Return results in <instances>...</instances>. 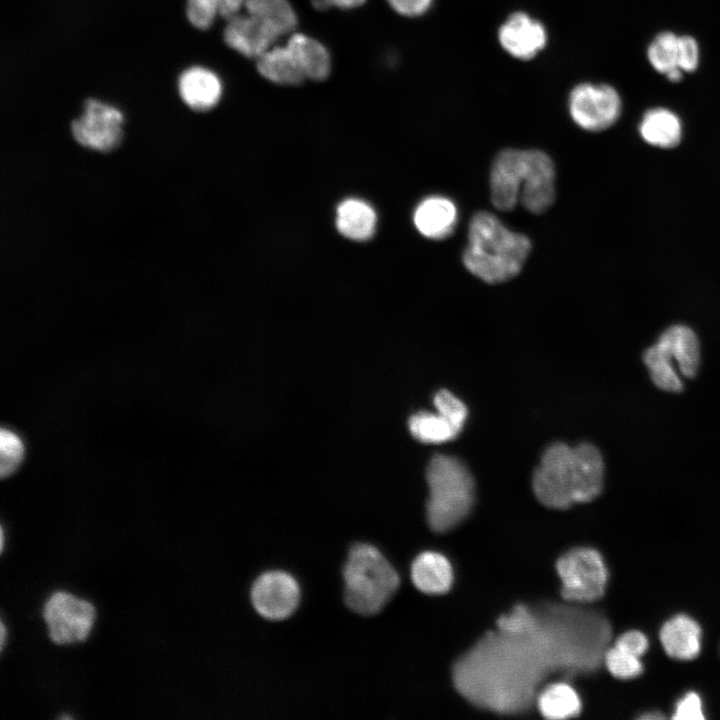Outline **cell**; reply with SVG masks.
Instances as JSON below:
<instances>
[{
    "instance_id": "1",
    "label": "cell",
    "mask_w": 720,
    "mask_h": 720,
    "mask_svg": "<svg viewBox=\"0 0 720 720\" xmlns=\"http://www.w3.org/2000/svg\"><path fill=\"white\" fill-rule=\"evenodd\" d=\"M532 609L525 629L489 633L455 664V685L474 705L519 713L547 676L588 674L603 663L612 635L606 617L556 603Z\"/></svg>"
},
{
    "instance_id": "2",
    "label": "cell",
    "mask_w": 720,
    "mask_h": 720,
    "mask_svg": "<svg viewBox=\"0 0 720 720\" xmlns=\"http://www.w3.org/2000/svg\"><path fill=\"white\" fill-rule=\"evenodd\" d=\"M604 482V461L589 443L571 447L562 442L548 446L532 477L537 499L553 509H567L594 500Z\"/></svg>"
},
{
    "instance_id": "3",
    "label": "cell",
    "mask_w": 720,
    "mask_h": 720,
    "mask_svg": "<svg viewBox=\"0 0 720 720\" xmlns=\"http://www.w3.org/2000/svg\"><path fill=\"white\" fill-rule=\"evenodd\" d=\"M555 179V165L547 153L503 149L490 168L491 202L504 212L512 211L520 202L530 213L542 214L555 202Z\"/></svg>"
},
{
    "instance_id": "4",
    "label": "cell",
    "mask_w": 720,
    "mask_h": 720,
    "mask_svg": "<svg viewBox=\"0 0 720 720\" xmlns=\"http://www.w3.org/2000/svg\"><path fill=\"white\" fill-rule=\"evenodd\" d=\"M530 239L507 228L493 213L477 211L469 221L465 268L488 284H500L521 272L530 252Z\"/></svg>"
},
{
    "instance_id": "5",
    "label": "cell",
    "mask_w": 720,
    "mask_h": 720,
    "mask_svg": "<svg viewBox=\"0 0 720 720\" xmlns=\"http://www.w3.org/2000/svg\"><path fill=\"white\" fill-rule=\"evenodd\" d=\"M344 599L355 613H378L397 591L398 573L373 545L357 543L347 555L343 567Z\"/></svg>"
},
{
    "instance_id": "6",
    "label": "cell",
    "mask_w": 720,
    "mask_h": 720,
    "mask_svg": "<svg viewBox=\"0 0 720 720\" xmlns=\"http://www.w3.org/2000/svg\"><path fill=\"white\" fill-rule=\"evenodd\" d=\"M429 498L427 521L436 532H446L470 513L474 503V480L466 465L454 456L437 454L426 469Z\"/></svg>"
},
{
    "instance_id": "7",
    "label": "cell",
    "mask_w": 720,
    "mask_h": 720,
    "mask_svg": "<svg viewBox=\"0 0 720 720\" xmlns=\"http://www.w3.org/2000/svg\"><path fill=\"white\" fill-rule=\"evenodd\" d=\"M562 582L561 595L567 602L585 604L605 592L608 573L601 555L592 548H574L556 564Z\"/></svg>"
},
{
    "instance_id": "8",
    "label": "cell",
    "mask_w": 720,
    "mask_h": 720,
    "mask_svg": "<svg viewBox=\"0 0 720 720\" xmlns=\"http://www.w3.org/2000/svg\"><path fill=\"white\" fill-rule=\"evenodd\" d=\"M568 106L573 121L591 132L611 127L621 113L620 96L607 84L577 85L569 95Z\"/></svg>"
},
{
    "instance_id": "9",
    "label": "cell",
    "mask_w": 720,
    "mask_h": 720,
    "mask_svg": "<svg viewBox=\"0 0 720 720\" xmlns=\"http://www.w3.org/2000/svg\"><path fill=\"white\" fill-rule=\"evenodd\" d=\"M51 639L56 644L83 641L95 619L93 605L66 592H55L43 611Z\"/></svg>"
},
{
    "instance_id": "10",
    "label": "cell",
    "mask_w": 720,
    "mask_h": 720,
    "mask_svg": "<svg viewBox=\"0 0 720 720\" xmlns=\"http://www.w3.org/2000/svg\"><path fill=\"white\" fill-rule=\"evenodd\" d=\"M123 115L116 107L96 99L84 103L81 116L71 124L75 140L82 146L108 152L116 148L123 137Z\"/></svg>"
},
{
    "instance_id": "11",
    "label": "cell",
    "mask_w": 720,
    "mask_h": 720,
    "mask_svg": "<svg viewBox=\"0 0 720 720\" xmlns=\"http://www.w3.org/2000/svg\"><path fill=\"white\" fill-rule=\"evenodd\" d=\"M297 580L282 570H270L259 575L252 584L250 599L255 611L270 621L290 617L300 602Z\"/></svg>"
},
{
    "instance_id": "12",
    "label": "cell",
    "mask_w": 720,
    "mask_h": 720,
    "mask_svg": "<svg viewBox=\"0 0 720 720\" xmlns=\"http://www.w3.org/2000/svg\"><path fill=\"white\" fill-rule=\"evenodd\" d=\"M498 38L511 56L528 60L545 47L547 33L539 21L526 13L517 12L502 24Z\"/></svg>"
},
{
    "instance_id": "13",
    "label": "cell",
    "mask_w": 720,
    "mask_h": 720,
    "mask_svg": "<svg viewBox=\"0 0 720 720\" xmlns=\"http://www.w3.org/2000/svg\"><path fill=\"white\" fill-rule=\"evenodd\" d=\"M223 31L225 43L249 59H257L280 39L255 17L245 13L227 20Z\"/></svg>"
},
{
    "instance_id": "14",
    "label": "cell",
    "mask_w": 720,
    "mask_h": 720,
    "mask_svg": "<svg viewBox=\"0 0 720 720\" xmlns=\"http://www.w3.org/2000/svg\"><path fill=\"white\" fill-rule=\"evenodd\" d=\"M416 229L424 237L444 240L450 237L458 221L455 203L444 196L433 195L422 200L413 215Z\"/></svg>"
},
{
    "instance_id": "15",
    "label": "cell",
    "mask_w": 720,
    "mask_h": 720,
    "mask_svg": "<svg viewBox=\"0 0 720 720\" xmlns=\"http://www.w3.org/2000/svg\"><path fill=\"white\" fill-rule=\"evenodd\" d=\"M178 90L188 107L204 112L212 109L219 102L222 83L213 71L201 66H193L180 75Z\"/></svg>"
},
{
    "instance_id": "16",
    "label": "cell",
    "mask_w": 720,
    "mask_h": 720,
    "mask_svg": "<svg viewBox=\"0 0 720 720\" xmlns=\"http://www.w3.org/2000/svg\"><path fill=\"white\" fill-rule=\"evenodd\" d=\"M656 344L670 357L684 377H694L700 364V344L695 332L688 326L676 324L668 327Z\"/></svg>"
},
{
    "instance_id": "17",
    "label": "cell",
    "mask_w": 720,
    "mask_h": 720,
    "mask_svg": "<svg viewBox=\"0 0 720 720\" xmlns=\"http://www.w3.org/2000/svg\"><path fill=\"white\" fill-rule=\"evenodd\" d=\"M660 641L665 652L678 660L695 658L701 649V629L686 615H677L666 621L660 630Z\"/></svg>"
},
{
    "instance_id": "18",
    "label": "cell",
    "mask_w": 720,
    "mask_h": 720,
    "mask_svg": "<svg viewBox=\"0 0 720 720\" xmlns=\"http://www.w3.org/2000/svg\"><path fill=\"white\" fill-rule=\"evenodd\" d=\"M411 579L421 592L435 595L447 592L453 580L450 562L437 552L419 554L411 565Z\"/></svg>"
},
{
    "instance_id": "19",
    "label": "cell",
    "mask_w": 720,
    "mask_h": 720,
    "mask_svg": "<svg viewBox=\"0 0 720 720\" xmlns=\"http://www.w3.org/2000/svg\"><path fill=\"white\" fill-rule=\"evenodd\" d=\"M286 45L306 79L323 81L329 76L330 55L320 41L302 33H292Z\"/></svg>"
},
{
    "instance_id": "20",
    "label": "cell",
    "mask_w": 720,
    "mask_h": 720,
    "mask_svg": "<svg viewBox=\"0 0 720 720\" xmlns=\"http://www.w3.org/2000/svg\"><path fill=\"white\" fill-rule=\"evenodd\" d=\"M256 68L262 77L277 85L296 86L306 80L286 44L264 52L256 59Z\"/></svg>"
},
{
    "instance_id": "21",
    "label": "cell",
    "mask_w": 720,
    "mask_h": 720,
    "mask_svg": "<svg viewBox=\"0 0 720 720\" xmlns=\"http://www.w3.org/2000/svg\"><path fill=\"white\" fill-rule=\"evenodd\" d=\"M639 132L644 141L660 148H672L681 139L682 126L678 116L666 108H653L642 117Z\"/></svg>"
},
{
    "instance_id": "22",
    "label": "cell",
    "mask_w": 720,
    "mask_h": 720,
    "mask_svg": "<svg viewBox=\"0 0 720 720\" xmlns=\"http://www.w3.org/2000/svg\"><path fill=\"white\" fill-rule=\"evenodd\" d=\"M376 214L366 202L358 199H347L337 209L336 225L339 232L352 240L370 238L376 226Z\"/></svg>"
},
{
    "instance_id": "23",
    "label": "cell",
    "mask_w": 720,
    "mask_h": 720,
    "mask_svg": "<svg viewBox=\"0 0 720 720\" xmlns=\"http://www.w3.org/2000/svg\"><path fill=\"white\" fill-rule=\"evenodd\" d=\"M244 8L279 38L292 34L297 27V16L288 0H246Z\"/></svg>"
},
{
    "instance_id": "24",
    "label": "cell",
    "mask_w": 720,
    "mask_h": 720,
    "mask_svg": "<svg viewBox=\"0 0 720 720\" xmlns=\"http://www.w3.org/2000/svg\"><path fill=\"white\" fill-rule=\"evenodd\" d=\"M540 713L548 719H566L577 716L581 701L576 691L565 682L546 686L537 696Z\"/></svg>"
},
{
    "instance_id": "25",
    "label": "cell",
    "mask_w": 720,
    "mask_h": 720,
    "mask_svg": "<svg viewBox=\"0 0 720 720\" xmlns=\"http://www.w3.org/2000/svg\"><path fill=\"white\" fill-rule=\"evenodd\" d=\"M647 56L653 68L676 82L682 78L679 68V36L673 32L659 33L650 43Z\"/></svg>"
},
{
    "instance_id": "26",
    "label": "cell",
    "mask_w": 720,
    "mask_h": 720,
    "mask_svg": "<svg viewBox=\"0 0 720 720\" xmlns=\"http://www.w3.org/2000/svg\"><path fill=\"white\" fill-rule=\"evenodd\" d=\"M408 426L413 437L424 443L447 442L460 433L453 423L438 412H418L410 417Z\"/></svg>"
},
{
    "instance_id": "27",
    "label": "cell",
    "mask_w": 720,
    "mask_h": 720,
    "mask_svg": "<svg viewBox=\"0 0 720 720\" xmlns=\"http://www.w3.org/2000/svg\"><path fill=\"white\" fill-rule=\"evenodd\" d=\"M246 0H187L186 15L196 28L205 30L212 26L217 16L225 19L239 14Z\"/></svg>"
},
{
    "instance_id": "28",
    "label": "cell",
    "mask_w": 720,
    "mask_h": 720,
    "mask_svg": "<svg viewBox=\"0 0 720 720\" xmlns=\"http://www.w3.org/2000/svg\"><path fill=\"white\" fill-rule=\"evenodd\" d=\"M653 383L667 392H680L683 388L682 380L677 372L676 365L667 353L656 343L649 347L643 355Z\"/></svg>"
},
{
    "instance_id": "29",
    "label": "cell",
    "mask_w": 720,
    "mask_h": 720,
    "mask_svg": "<svg viewBox=\"0 0 720 720\" xmlns=\"http://www.w3.org/2000/svg\"><path fill=\"white\" fill-rule=\"evenodd\" d=\"M603 663L609 672L619 679H631L643 670L640 657L613 644L604 653Z\"/></svg>"
},
{
    "instance_id": "30",
    "label": "cell",
    "mask_w": 720,
    "mask_h": 720,
    "mask_svg": "<svg viewBox=\"0 0 720 720\" xmlns=\"http://www.w3.org/2000/svg\"><path fill=\"white\" fill-rule=\"evenodd\" d=\"M24 445L13 432L2 429L0 432V473L1 477L12 474L21 463Z\"/></svg>"
},
{
    "instance_id": "31",
    "label": "cell",
    "mask_w": 720,
    "mask_h": 720,
    "mask_svg": "<svg viewBox=\"0 0 720 720\" xmlns=\"http://www.w3.org/2000/svg\"><path fill=\"white\" fill-rule=\"evenodd\" d=\"M433 403L438 413L462 430L467 418V408L460 399L448 390H440L434 395Z\"/></svg>"
},
{
    "instance_id": "32",
    "label": "cell",
    "mask_w": 720,
    "mask_h": 720,
    "mask_svg": "<svg viewBox=\"0 0 720 720\" xmlns=\"http://www.w3.org/2000/svg\"><path fill=\"white\" fill-rule=\"evenodd\" d=\"M673 719L697 720L704 719L702 701L695 692L684 695L676 704Z\"/></svg>"
},
{
    "instance_id": "33",
    "label": "cell",
    "mask_w": 720,
    "mask_h": 720,
    "mask_svg": "<svg viewBox=\"0 0 720 720\" xmlns=\"http://www.w3.org/2000/svg\"><path fill=\"white\" fill-rule=\"evenodd\" d=\"M699 63L697 41L688 35L679 36V68L682 72H693Z\"/></svg>"
},
{
    "instance_id": "34",
    "label": "cell",
    "mask_w": 720,
    "mask_h": 720,
    "mask_svg": "<svg viewBox=\"0 0 720 720\" xmlns=\"http://www.w3.org/2000/svg\"><path fill=\"white\" fill-rule=\"evenodd\" d=\"M614 644L641 657L647 651L649 642L641 631L630 630L620 635Z\"/></svg>"
},
{
    "instance_id": "35",
    "label": "cell",
    "mask_w": 720,
    "mask_h": 720,
    "mask_svg": "<svg viewBox=\"0 0 720 720\" xmlns=\"http://www.w3.org/2000/svg\"><path fill=\"white\" fill-rule=\"evenodd\" d=\"M398 14L415 17L424 14L431 6L432 0H387Z\"/></svg>"
},
{
    "instance_id": "36",
    "label": "cell",
    "mask_w": 720,
    "mask_h": 720,
    "mask_svg": "<svg viewBox=\"0 0 720 720\" xmlns=\"http://www.w3.org/2000/svg\"><path fill=\"white\" fill-rule=\"evenodd\" d=\"M366 0H333L334 6L340 9H353L363 5Z\"/></svg>"
},
{
    "instance_id": "37",
    "label": "cell",
    "mask_w": 720,
    "mask_h": 720,
    "mask_svg": "<svg viewBox=\"0 0 720 720\" xmlns=\"http://www.w3.org/2000/svg\"><path fill=\"white\" fill-rule=\"evenodd\" d=\"M662 717H663V715H661L660 713H656L654 711L646 713L645 715L641 716V718H643V719H659Z\"/></svg>"
},
{
    "instance_id": "38",
    "label": "cell",
    "mask_w": 720,
    "mask_h": 720,
    "mask_svg": "<svg viewBox=\"0 0 720 720\" xmlns=\"http://www.w3.org/2000/svg\"><path fill=\"white\" fill-rule=\"evenodd\" d=\"M0 627H1V631H0V634H1V637H0V642H1V650H2V649H3V647H4V642H5V634H6V629H5V626H4V623H3V621H1V623H0Z\"/></svg>"
},
{
    "instance_id": "39",
    "label": "cell",
    "mask_w": 720,
    "mask_h": 720,
    "mask_svg": "<svg viewBox=\"0 0 720 720\" xmlns=\"http://www.w3.org/2000/svg\"><path fill=\"white\" fill-rule=\"evenodd\" d=\"M0 546H1V550H3V546H4V531H3V528H2V527H1V542H0Z\"/></svg>"
}]
</instances>
